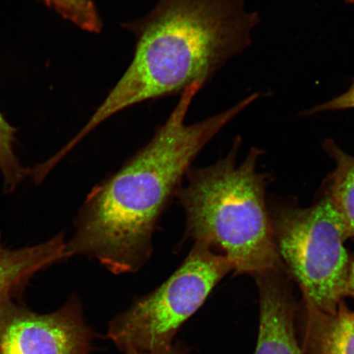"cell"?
Returning a JSON list of instances; mask_svg holds the SVG:
<instances>
[{"label": "cell", "mask_w": 354, "mask_h": 354, "mask_svg": "<svg viewBox=\"0 0 354 354\" xmlns=\"http://www.w3.org/2000/svg\"><path fill=\"white\" fill-rule=\"evenodd\" d=\"M304 302L305 351L309 354H354V312L344 301L333 313Z\"/></svg>", "instance_id": "9"}, {"label": "cell", "mask_w": 354, "mask_h": 354, "mask_svg": "<svg viewBox=\"0 0 354 354\" xmlns=\"http://www.w3.org/2000/svg\"><path fill=\"white\" fill-rule=\"evenodd\" d=\"M271 219L279 256L304 300L323 312H335L346 296L351 260L342 219L330 198L308 207H279Z\"/></svg>", "instance_id": "4"}, {"label": "cell", "mask_w": 354, "mask_h": 354, "mask_svg": "<svg viewBox=\"0 0 354 354\" xmlns=\"http://www.w3.org/2000/svg\"><path fill=\"white\" fill-rule=\"evenodd\" d=\"M203 88L196 83L185 88L152 139L88 193L75 219L74 236L66 242V259L85 256L116 275L138 272L148 262L159 221L193 162L260 97L254 93L223 112L187 124L190 105Z\"/></svg>", "instance_id": "1"}, {"label": "cell", "mask_w": 354, "mask_h": 354, "mask_svg": "<svg viewBox=\"0 0 354 354\" xmlns=\"http://www.w3.org/2000/svg\"><path fill=\"white\" fill-rule=\"evenodd\" d=\"M348 4H354V0H344Z\"/></svg>", "instance_id": "16"}, {"label": "cell", "mask_w": 354, "mask_h": 354, "mask_svg": "<svg viewBox=\"0 0 354 354\" xmlns=\"http://www.w3.org/2000/svg\"><path fill=\"white\" fill-rule=\"evenodd\" d=\"M65 250L64 234L19 249L4 245L0 236V307L19 300L37 273L66 260Z\"/></svg>", "instance_id": "8"}, {"label": "cell", "mask_w": 354, "mask_h": 354, "mask_svg": "<svg viewBox=\"0 0 354 354\" xmlns=\"http://www.w3.org/2000/svg\"><path fill=\"white\" fill-rule=\"evenodd\" d=\"M231 272L232 266L225 257L194 242L183 263L165 283L137 299L111 322L109 337L127 354L166 351L180 326Z\"/></svg>", "instance_id": "5"}, {"label": "cell", "mask_w": 354, "mask_h": 354, "mask_svg": "<svg viewBox=\"0 0 354 354\" xmlns=\"http://www.w3.org/2000/svg\"><path fill=\"white\" fill-rule=\"evenodd\" d=\"M16 130L0 112V172L6 193L15 192L30 175V170L22 166L15 153Z\"/></svg>", "instance_id": "11"}, {"label": "cell", "mask_w": 354, "mask_h": 354, "mask_svg": "<svg viewBox=\"0 0 354 354\" xmlns=\"http://www.w3.org/2000/svg\"><path fill=\"white\" fill-rule=\"evenodd\" d=\"M127 354H185L184 348H180L178 345L171 346L166 351L158 352H140V353H131Z\"/></svg>", "instance_id": "15"}, {"label": "cell", "mask_w": 354, "mask_h": 354, "mask_svg": "<svg viewBox=\"0 0 354 354\" xmlns=\"http://www.w3.org/2000/svg\"><path fill=\"white\" fill-rule=\"evenodd\" d=\"M346 296H349L354 299V259L351 260V267H349Z\"/></svg>", "instance_id": "14"}, {"label": "cell", "mask_w": 354, "mask_h": 354, "mask_svg": "<svg viewBox=\"0 0 354 354\" xmlns=\"http://www.w3.org/2000/svg\"><path fill=\"white\" fill-rule=\"evenodd\" d=\"M241 145L236 137L227 156L188 170L176 196L187 216L185 236L225 257L236 275L286 272L266 205L267 183L257 171L262 150L252 148L238 165Z\"/></svg>", "instance_id": "3"}, {"label": "cell", "mask_w": 354, "mask_h": 354, "mask_svg": "<svg viewBox=\"0 0 354 354\" xmlns=\"http://www.w3.org/2000/svg\"><path fill=\"white\" fill-rule=\"evenodd\" d=\"M354 109V80L346 91L323 103L313 106L300 113L301 117L314 116L323 113Z\"/></svg>", "instance_id": "13"}, {"label": "cell", "mask_w": 354, "mask_h": 354, "mask_svg": "<svg viewBox=\"0 0 354 354\" xmlns=\"http://www.w3.org/2000/svg\"><path fill=\"white\" fill-rule=\"evenodd\" d=\"M259 22L243 0H158L147 15L123 22L136 39L131 64L64 153L123 110L207 86L250 47Z\"/></svg>", "instance_id": "2"}, {"label": "cell", "mask_w": 354, "mask_h": 354, "mask_svg": "<svg viewBox=\"0 0 354 354\" xmlns=\"http://www.w3.org/2000/svg\"><path fill=\"white\" fill-rule=\"evenodd\" d=\"M286 272L254 277L259 286L260 325L254 354H303L296 337L295 307Z\"/></svg>", "instance_id": "7"}, {"label": "cell", "mask_w": 354, "mask_h": 354, "mask_svg": "<svg viewBox=\"0 0 354 354\" xmlns=\"http://www.w3.org/2000/svg\"><path fill=\"white\" fill-rule=\"evenodd\" d=\"M91 339L77 296L47 314L19 301L0 307V354H88Z\"/></svg>", "instance_id": "6"}, {"label": "cell", "mask_w": 354, "mask_h": 354, "mask_svg": "<svg viewBox=\"0 0 354 354\" xmlns=\"http://www.w3.org/2000/svg\"><path fill=\"white\" fill-rule=\"evenodd\" d=\"M64 19L91 34H100L103 29L95 0H39Z\"/></svg>", "instance_id": "12"}, {"label": "cell", "mask_w": 354, "mask_h": 354, "mask_svg": "<svg viewBox=\"0 0 354 354\" xmlns=\"http://www.w3.org/2000/svg\"><path fill=\"white\" fill-rule=\"evenodd\" d=\"M323 148L335 163L328 197L342 219L347 239L354 237V157L333 140H326Z\"/></svg>", "instance_id": "10"}]
</instances>
